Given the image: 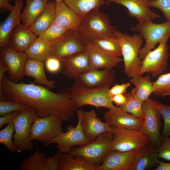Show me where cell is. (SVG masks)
<instances>
[{"instance_id": "6da1fadb", "label": "cell", "mask_w": 170, "mask_h": 170, "mask_svg": "<svg viewBox=\"0 0 170 170\" xmlns=\"http://www.w3.org/2000/svg\"><path fill=\"white\" fill-rule=\"evenodd\" d=\"M0 94L6 100L20 103L35 108L37 116L42 118L54 115L64 121L70 120L77 110L70 93H58L33 83L14 82L5 74L0 82Z\"/></svg>"}, {"instance_id": "7a4b0ae2", "label": "cell", "mask_w": 170, "mask_h": 170, "mask_svg": "<svg viewBox=\"0 0 170 170\" xmlns=\"http://www.w3.org/2000/svg\"><path fill=\"white\" fill-rule=\"evenodd\" d=\"M110 87L105 85L90 88L75 82L69 92L77 110L86 105L97 108L103 107L110 109L114 106L109 93Z\"/></svg>"}, {"instance_id": "3957f363", "label": "cell", "mask_w": 170, "mask_h": 170, "mask_svg": "<svg viewBox=\"0 0 170 170\" xmlns=\"http://www.w3.org/2000/svg\"><path fill=\"white\" fill-rule=\"evenodd\" d=\"M117 31L111 25L108 15L97 8L83 19L76 31L82 39L89 40L96 38L116 39Z\"/></svg>"}, {"instance_id": "277c9868", "label": "cell", "mask_w": 170, "mask_h": 170, "mask_svg": "<svg viewBox=\"0 0 170 170\" xmlns=\"http://www.w3.org/2000/svg\"><path fill=\"white\" fill-rule=\"evenodd\" d=\"M131 30L139 33L145 41L144 45L138 53L139 59L141 60L148 52L155 48L157 44L167 42L170 37V21L160 24L153 23L151 20L138 21Z\"/></svg>"}, {"instance_id": "5b68a950", "label": "cell", "mask_w": 170, "mask_h": 170, "mask_svg": "<svg viewBox=\"0 0 170 170\" xmlns=\"http://www.w3.org/2000/svg\"><path fill=\"white\" fill-rule=\"evenodd\" d=\"M116 37L123 57L124 73L130 78L139 75L142 61L139 59L138 53L143 43V37L139 34L130 36L117 30Z\"/></svg>"}, {"instance_id": "8992f818", "label": "cell", "mask_w": 170, "mask_h": 170, "mask_svg": "<svg viewBox=\"0 0 170 170\" xmlns=\"http://www.w3.org/2000/svg\"><path fill=\"white\" fill-rule=\"evenodd\" d=\"M113 137V134L110 132L103 133L94 141L78 147H73L69 153L72 156L80 157L92 165L99 166L110 150Z\"/></svg>"}, {"instance_id": "52a82bcc", "label": "cell", "mask_w": 170, "mask_h": 170, "mask_svg": "<svg viewBox=\"0 0 170 170\" xmlns=\"http://www.w3.org/2000/svg\"><path fill=\"white\" fill-rule=\"evenodd\" d=\"M37 117L36 110L28 106L21 110L20 114L12 121L15 127L13 143L17 152L20 153L33 149V144L32 141L30 140V138L32 123Z\"/></svg>"}, {"instance_id": "ba28073f", "label": "cell", "mask_w": 170, "mask_h": 170, "mask_svg": "<svg viewBox=\"0 0 170 170\" xmlns=\"http://www.w3.org/2000/svg\"><path fill=\"white\" fill-rule=\"evenodd\" d=\"M111 127L113 137L110 150L122 152L139 150L150 142L149 138L140 130Z\"/></svg>"}, {"instance_id": "9c48e42d", "label": "cell", "mask_w": 170, "mask_h": 170, "mask_svg": "<svg viewBox=\"0 0 170 170\" xmlns=\"http://www.w3.org/2000/svg\"><path fill=\"white\" fill-rule=\"evenodd\" d=\"M84 111L82 109H77L76 112L78 118L76 126L74 127L70 124L68 125L66 132L61 133L44 145L48 146L53 144H57V148L59 151L69 153L73 147L83 145L90 142L86 137L82 126V121Z\"/></svg>"}, {"instance_id": "30bf717a", "label": "cell", "mask_w": 170, "mask_h": 170, "mask_svg": "<svg viewBox=\"0 0 170 170\" xmlns=\"http://www.w3.org/2000/svg\"><path fill=\"white\" fill-rule=\"evenodd\" d=\"M85 51L80 35L76 31L70 29L50 44L49 56L61 60Z\"/></svg>"}, {"instance_id": "8fae6325", "label": "cell", "mask_w": 170, "mask_h": 170, "mask_svg": "<svg viewBox=\"0 0 170 170\" xmlns=\"http://www.w3.org/2000/svg\"><path fill=\"white\" fill-rule=\"evenodd\" d=\"M63 121L62 118L54 115L36 117L32 125L30 140H36L44 144H46L64 132L62 126Z\"/></svg>"}, {"instance_id": "7c38bea8", "label": "cell", "mask_w": 170, "mask_h": 170, "mask_svg": "<svg viewBox=\"0 0 170 170\" xmlns=\"http://www.w3.org/2000/svg\"><path fill=\"white\" fill-rule=\"evenodd\" d=\"M144 123L140 129L149 138L150 142L156 148L161 144L162 136L160 133L162 127L161 116L154 101L149 98L143 102Z\"/></svg>"}, {"instance_id": "4fadbf2b", "label": "cell", "mask_w": 170, "mask_h": 170, "mask_svg": "<svg viewBox=\"0 0 170 170\" xmlns=\"http://www.w3.org/2000/svg\"><path fill=\"white\" fill-rule=\"evenodd\" d=\"M167 42H160L158 47L145 55L142 61L139 75L148 73L152 76H159L166 69L170 54Z\"/></svg>"}, {"instance_id": "5bb4252c", "label": "cell", "mask_w": 170, "mask_h": 170, "mask_svg": "<svg viewBox=\"0 0 170 170\" xmlns=\"http://www.w3.org/2000/svg\"><path fill=\"white\" fill-rule=\"evenodd\" d=\"M140 150L128 152L110 150L98 166V170H133Z\"/></svg>"}, {"instance_id": "9a60e30c", "label": "cell", "mask_w": 170, "mask_h": 170, "mask_svg": "<svg viewBox=\"0 0 170 170\" xmlns=\"http://www.w3.org/2000/svg\"><path fill=\"white\" fill-rule=\"evenodd\" d=\"M1 60L7 66L8 79L17 83L25 75V62L28 58L24 52L15 50L7 47L0 50Z\"/></svg>"}, {"instance_id": "2e32d148", "label": "cell", "mask_w": 170, "mask_h": 170, "mask_svg": "<svg viewBox=\"0 0 170 170\" xmlns=\"http://www.w3.org/2000/svg\"><path fill=\"white\" fill-rule=\"evenodd\" d=\"M105 121L110 126L128 129L140 130L144 119L124 111L120 107L113 106L104 114Z\"/></svg>"}, {"instance_id": "e0dca14e", "label": "cell", "mask_w": 170, "mask_h": 170, "mask_svg": "<svg viewBox=\"0 0 170 170\" xmlns=\"http://www.w3.org/2000/svg\"><path fill=\"white\" fill-rule=\"evenodd\" d=\"M115 72L112 68L94 70L80 74L73 78L75 82L93 88L103 85H111L114 82Z\"/></svg>"}, {"instance_id": "ac0fdd59", "label": "cell", "mask_w": 170, "mask_h": 170, "mask_svg": "<svg viewBox=\"0 0 170 170\" xmlns=\"http://www.w3.org/2000/svg\"><path fill=\"white\" fill-rule=\"evenodd\" d=\"M85 50L89 55L90 71L116 67L123 61V59L115 56L100 50L91 43L82 39Z\"/></svg>"}, {"instance_id": "d6986e66", "label": "cell", "mask_w": 170, "mask_h": 170, "mask_svg": "<svg viewBox=\"0 0 170 170\" xmlns=\"http://www.w3.org/2000/svg\"><path fill=\"white\" fill-rule=\"evenodd\" d=\"M20 170H59V160L56 153L49 156L40 152L38 147L34 154L24 159L19 167Z\"/></svg>"}, {"instance_id": "ffe728a7", "label": "cell", "mask_w": 170, "mask_h": 170, "mask_svg": "<svg viewBox=\"0 0 170 170\" xmlns=\"http://www.w3.org/2000/svg\"><path fill=\"white\" fill-rule=\"evenodd\" d=\"M82 126L86 137L90 142L95 140L99 135L103 133H113L111 126L99 119L94 109L84 112Z\"/></svg>"}, {"instance_id": "44dd1931", "label": "cell", "mask_w": 170, "mask_h": 170, "mask_svg": "<svg viewBox=\"0 0 170 170\" xmlns=\"http://www.w3.org/2000/svg\"><path fill=\"white\" fill-rule=\"evenodd\" d=\"M148 0H107L106 4L110 3L120 4L128 9L129 16L138 21L149 20L159 18V15L151 10L147 4Z\"/></svg>"}, {"instance_id": "7402d4cb", "label": "cell", "mask_w": 170, "mask_h": 170, "mask_svg": "<svg viewBox=\"0 0 170 170\" xmlns=\"http://www.w3.org/2000/svg\"><path fill=\"white\" fill-rule=\"evenodd\" d=\"M24 5L23 0H15L10 13L0 26V50L8 45L11 35L15 27L21 24V11Z\"/></svg>"}, {"instance_id": "603a6c76", "label": "cell", "mask_w": 170, "mask_h": 170, "mask_svg": "<svg viewBox=\"0 0 170 170\" xmlns=\"http://www.w3.org/2000/svg\"><path fill=\"white\" fill-rule=\"evenodd\" d=\"M63 68L62 74L73 78L77 75L90 71L89 55L85 51L61 60Z\"/></svg>"}, {"instance_id": "cb8c5ba5", "label": "cell", "mask_w": 170, "mask_h": 170, "mask_svg": "<svg viewBox=\"0 0 170 170\" xmlns=\"http://www.w3.org/2000/svg\"><path fill=\"white\" fill-rule=\"evenodd\" d=\"M82 19L63 1L56 2L54 21L67 30L77 31Z\"/></svg>"}, {"instance_id": "d4e9b609", "label": "cell", "mask_w": 170, "mask_h": 170, "mask_svg": "<svg viewBox=\"0 0 170 170\" xmlns=\"http://www.w3.org/2000/svg\"><path fill=\"white\" fill-rule=\"evenodd\" d=\"M37 38L30 27L20 24L15 27L11 35L9 47L17 51L24 52Z\"/></svg>"}, {"instance_id": "484cf974", "label": "cell", "mask_w": 170, "mask_h": 170, "mask_svg": "<svg viewBox=\"0 0 170 170\" xmlns=\"http://www.w3.org/2000/svg\"><path fill=\"white\" fill-rule=\"evenodd\" d=\"M44 66V62L28 58L25 64V75L33 78L38 85L52 89L54 87L55 82L54 80L48 79Z\"/></svg>"}, {"instance_id": "4316f807", "label": "cell", "mask_w": 170, "mask_h": 170, "mask_svg": "<svg viewBox=\"0 0 170 170\" xmlns=\"http://www.w3.org/2000/svg\"><path fill=\"white\" fill-rule=\"evenodd\" d=\"M59 170H98V166L92 165L82 158L71 156L69 153L56 152Z\"/></svg>"}, {"instance_id": "83f0119b", "label": "cell", "mask_w": 170, "mask_h": 170, "mask_svg": "<svg viewBox=\"0 0 170 170\" xmlns=\"http://www.w3.org/2000/svg\"><path fill=\"white\" fill-rule=\"evenodd\" d=\"M156 148L150 142L140 150L133 170H147L156 168L159 160Z\"/></svg>"}, {"instance_id": "f1b7e54d", "label": "cell", "mask_w": 170, "mask_h": 170, "mask_svg": "<svg viewBox=\"0 0 170 170\" xmlns=\"http://www.w3.org/2000/svg\"><path fill=\"white\" fill-rule=\"evenodd\" d=\"M56 2L48 1L46 7L30 28L37 36L44 32L54 21Z\"/></svg>"}, {"instance_id": "f546056e", "label": "cell", "mask_w": 170, "mask_h": 170, "mask_svg": "<svg viewBox=\"0 0 170 170\" xmlns=\"http://www.w3.org/2000/svg\"><path fill=\"white\" fill-rule=\"evenodd\" d=\"M26 5L21 14L22 25L30 27L43 10L48 0H25Z\"/></svg>"}, {"instance_id": "4dcf8cb0", "label": "cell", "mask_w": 170, "mask_h": 170, "mask_svg": "<svg viewBox=\"0 0 170 170\" xmlns=\"http://www.w3.org/2000/svg\"><path fill=\"white\" fill-rule=\"evenodd\" d=\"M106 0H64L66 5L82 19L93 10L99 8Z\"/></svg>"}, {"instance_id": "1f68e13d", "label": "cell", "mask_w": 170, "mask_h": 170, "mask_svg": "<svg viewBox=\"0 0 170 170\" xmlns=\"http://www.w3.org/2000/svg\"><path fill=\"white\" fill-rule=\"evenodd\" d=\"M130 81L135 86L131 90L135 96L143 102L153 93V83L149 76H142L138 75L131 78Z\"/></svg>"}, {"instance_id": "d6a6232c", "label": "cell", "mask_w": 170, "mask_h": 170, "mask_svg": "<svg viewBox=\"0 0 170 170\" xmlns=\"http://www.w3.org/2000/svg\"><path fill=\"white\" fill-rule=\"evenodd\" d=\"M50 44L38 37L32 42L24 53L28 58L44 62L49 56Z\"/></svg>"}, {"instance_id": "836d02e7", "label": "cell", "mask_w": 170, "mask_h": 170, "mask_svg": "<svg viewBox=\"0 0 170 170\" xmlns=\"http://www.w3.org/2000/svg\"><path fill=\"white\" fill-rule=\"evenodd\" d=\"M84 40L89 42L96 47L106 53L118 57L122 56L121 48L117 39L96 38Z\"/></svg>"}, {"instance_id": "e575fe53", "label": "cell", "mask_w": 170, "mask_h": 170, "mask_svg": "<svg viewBox=\"0 0 170 170\" xmlns=\"http://www.w3.org/2000/svg\"><path fill=\"white\" fill-rule=\"evenodd\" d=\"M124 94L126 98V102L124 105L121 107L122 108L136 117L144 119L143 102L135 96L132 90L130 92H126Z\"/></svg>"}, {"instance_id": "d590c367", "label": "cell", "mask_w": 170, "mask_h": 170, "mask_svg": "<svg viewBox=\"0 0 170 170\" xmlns=\"http://www.w3.org/2000/svg\"><path fill=\"white\" fill-rule=\"evenodd\" d=\"M153 92L161 97L168 96L170 94V72L161 75L153 83Z\"/></svg>"}, {"instance_id": "8d00e7d4", "label": "cell", "mask_w": 170, "mask_h": 170, "mask_svg": "<svg viewBox=\"0 0 170 170\" xmlns=\"http://www.w3.org/2000/svg\"><path fill=\"white\" fill-rule=\"evenodd\" d=\"M68 30L54 21L50 26L38 37L50 44L62 36Z\"/></svg>"}, {"instance_id": "74e56055", "label": "cell", "mask_w": 170, "mask_h": 170, "mask_svg": "<svg viewBox=\"0 0 170 170\" xmlns=\"http://www.w3.org/2000/svg\"><path fill=\"white\" fill-rule=\"evenodd\" d=\"M14 131V126L12 122L8 123L5 128L0 131V144L4 145L13 152H17L12 141Z\"/></svg>"}, {"instance_id": "f35d334b", "label": "cell", "mask_w": 170, "mask_h": 170, "mask_svg": "<svg viewBox=\"0 0 170 170\" xmlns=\"http://www.w3.org/2000/svg\"><path fill=\"white\" fill-rule=\"evenodd\" d=\"M156 103L164 120L162 134L163 136L169 137L170 135V105H164L156 101Z\"/></svg>"}, {"instance_id": "ab89813d", "label": "cell", "mask_w": 170, "mask_h": 170, "mask_svg": "<svg viewBox=\"0 0 170 170\" xmlns=\"http://www.w3.org/2000/svg\"><path fill=\"white\" fill-rule=\"evenodd\" d=\"M28 106L16 102L5 100L0 101V116H4L12 112L20 111Z\"/></svg>"}, {"instance_id": "60d3db41", "label": "cell", "mask_w": 170, "mask_h": 170, "mask_svg": "<svg viewBox=\"0 0 170 170\" xmlns=\"http://www.w3.org/2000/svg\"><path fill=\"white\" fill-rule=\"evenodd\" d=\"M147 4L149 7L159 9L165 19L170 21V0H148Z\"/></svg>"}, {"instance_id": "b9f144b4", "label": "cell", "mask_w": 170, "mask_h": 170, "mask_svg": "<svg viewBox=\"0 0 170 170\" xmlns=\"http://www.w3.org/2000/svg\"><path fill=\"white\" fill-rule=\"evenodd\" d=\"M158 158L170 161V139L163 136L161 142L156 148Z\"/></svg>"}, {"instance_id": "7bdbcfd3", "label": "cell", "mask_w": 170, "mask_h": 170, "mask_svg": "<svg viewBox=\"0 0 170 170\" xmlns=\"http://www.w3.org/2000/svg\"><path fill=\"white\" fill-rule=\"evenodd\" d=\"M44 62L47 71L52 73L59 72L62 66L61 60L51 56H49Z\"/></svg>"}, {"instance_id": "ee69618b", "label": "cell", "mask_w": 170, "mask_h": 170, "mask_svg": "<svg viewBox=\"0 0 170 170\" xmlns=\"http://www.w3.org/2000/svg\"><path fill=\"white\" fill-rule=\"evenodd\" d=\"M130 83L127 82L122 84H115L109 90V93L111 96L118 94H124L126 93L127 88L130 86Z\"/></svg>"}, {"instance_id": "f6af8a7d", "label": "cell", "mask_w": 170, "mask_h": 170, "mask_svg": "<svg viewBox=\"0 0 170 170\" xmlns=\"http://www.w3.org/2000/svg\"><path fill=\"white\" fill-rule=\"evenodd\" d=\"M20 111H16L0 117V128L4 125L12 122V120L20 113Z\"/></svg>"}, {"instance_id": "bcb514c9", "label": "cell", "mask_w": 170, "mask_h": 170, "mask_svg": "<svg viewBox=\"0 0 170 170\" xmlns=\"http://www.w3.org/2000/svg\"><path fill=\"white\" fill-rule=\"evenodd\" d=\"M112 102L116 105V106L121 107L124 105L126 102V98L124 94H117L111 97Z\"/></svg>"}, {"instance_id": "7dc6e473", "label": "cell", "mask_w": 170, "mask_h": 170, "mask_svg": "<svg viewBox=\"0 0 170 170\" xmlns=\"http://www.w3.org/2000/svg\"><path fill=\"white\" fill-rule=\"evenodd\" d=\"M0 7L10 12L13 9L14 6L9 3L8 0H0Z\"/></svg>"}, {"instance_id": "c3c4849f", "label": "cell", "mask_w": 170, "mask_h": 170, "mask_svg": "<svg viewBox=\"0 0 170 170\" xmlns=\"http://www.w3.org/2000/svg\"><path fill=\"white\" fill-rule=\"evenodd\" d=\"M158 165L154 170H170V163H165L159 161Z\"/></svg>"}, {"instance_id": "681fc988", "label": "cell", "mask_w": 170, "mask_h": 170, "mask_svg": "<svg viewBox=\"0 0 170 170\" xmlns=\"http://www.w3.org/2000/svg\"><path fill=\"white\" fill-rule=\"evenodd\" d=\"M8 69L7 65L2 60H0V82H1L5 72L8 71Z\"/></svg>"}, {"instance_id": "f907efd6", "label": "cell", "mask_w": 170, "mask_h": 170, "mask_svg": "<svg viewBox=\"0 0 170 170\" xmlns=\"http://www.w3.org/2000/svg\"><path fill=\"white\" fill-rule=\"evenodd\" d=\"M56 2H58L61 1H63L64 0H55Z\"/></svg>"}, {"instance_id": "816d5d0a", "label": "cell", "mask_w": 170, "mask_h": 170, "mask_svg": "<svg viewBox=\"0 0 170 170\" xmlns=\"http://www.w3.org/2000/svg\"><path fill=\"white\" fill-rule=\"evenodd\" d=\"M168 96H170V94H168Z\"/></svg>"}, {"instance_id": "f5cc1de1", "label": "cell", "mask_w": 170, "mask_h": 170, "mask_svg": "<svg viewBox=\"0 0 170 170\" xmlns=\"http://www.w3.org/2000/svg\"><path fill=\"white\" fill-rule=\"evenodd\" d=\"M9 0V1H10V0Z\"/></svg>"}]
</instances>
